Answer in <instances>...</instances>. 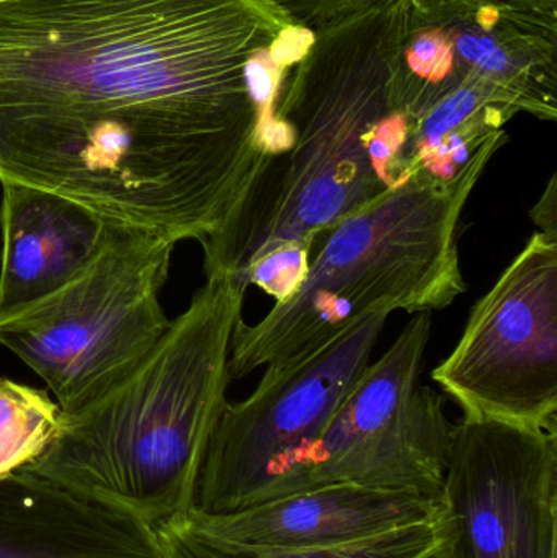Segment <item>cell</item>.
<instances>
[{
	"instance_id": "cell-1",
	"label": "cell",
	"mask_w": 557,
	"mask_h": 558,
	"mask_svg": "<svg viewBox=\"0 0 557 558\" xmlns=\"http://www.w3.org/2000/svg\"><path fill=\"white\" fill-rule=\"evenodd\" d=\"M251 0H0V183L199 244L270 157Z\"/></svg>"
},
{
	"instance_id": "cell-2",
	"label": "cell",
	"mask_w": 557,
	"mask_h": 558,
	"mask_svg": "<svg viewBox=\"0 0 557 558\" xmlns=\"http://www.w3.org/2000/svg\"><path fill=\"white\" fill-rule=\"evenodd\" d=\"M247 289L206 275L143 363L78 412L61 415L23 471L156 526L195 507L213 429L225 410L232 337Z\"/></svg>"
},
{
	"instance_id": "cell-3",
	"label": "cell",
	"mask_w": 557,
	"mask_h": 558,
	"mask_svg": "<svg viewBox=\"0 0 557 558\" xmlns=\"http://www.w3.org/2000/svg\"><path fill=\"white\" fill-rule=\"evenodd\" d=\"M494 133L450 180L409 175L372 205L337 222L301 284L257 324L239 322L229 373L242 379L287 363L378 311H440L464 291L461 216L500 146Z\"/></svg>"
},
{
	"instance_id": "cell-4",
	"label": "cell",
	"mask_w": 557,
	"mask_h": 558,
	"mask_svg": "<svg viewBox=\"0 0 557 558\" xmlns=\"http://www.w3.org/2000/svg\"><path fill=\"white\" fill-rule=\"evenodd\" d=\"M175 245L113 222L85 270L0 320V347L45 380L64 415L130 376L166 335L170 320L159 295Z\"/></svg>"
},
{
	"instance_id": "cell-5",
	"label": "cell",
	"mask_w": 557,
	"mask_h": 558,
	"mask_svg": "<svg viewBox=\"0 0 557 558\" xmlns=\"http://www.w3.org/2000/svg\"><path fill=\"white\" fill-rule=\"evenodd\" d=\"M391 314L373 312L320 347L268 364L247 399L226 403L193 508L228 514L287 497L307 452L372 363Z\"/></svg>"
},
{
	"instance_id": "cell-6",
	"label": "cell",
	"mask_w": 557,
	"mask_h": 558,
	"mask_svg": "<svg viewBox=\"0 0 557 558\" xmlns=\"http://www.w3.org/2000/svg\"><path fill=\"white\" fill-rule=\"evenodd\" d=\"M432 312H419L343 400L307 452L288 495L327 484L440 498L455 425L421 383Z\"/></svg>"
},
{
	"instance_id": "cell-7",
	"label": "cell",
	"mask_w": 557,
	"mask_h": 558,
	"mask_svg": "<svg viewBox=\"0 0 557 558\" xmlns=\"http://www.w3.org/2000/svg\"><path fill=\"white\" fill-rule=\"evenodd\" d=\"M432 379L464 416L557 429V232L530 238Z\"/></svg>"
},
{
	"instance_id": "cell-8",
	"label": "cell",
	"mask_w": 557,
	"mask_h": 558,
	"mask_svg": "<svg viewBox=\"0 0 557 558\" xmlns=\"http://www.w3.org/2000/svg\"><path fill=\"white\" fill-rule=\"evenodd\" d=\"M440 501V558H557V429L463 416Z\"/></svg>"
},
{
	"instance_id": "cell-9",
	"label": "cell",
	"mask_w": 557,
	"mask_h": 558,
	"mask_svg": "<svg viewBox=\"0 0 557 558\" xmlns=\"http://www.w3.org/2000/svg\"><path fill=\"white\" fill-rule=\"evenodd\" d=\"M444 513L440 498L327 484L235 513L206 514L190 508L183 517L202 533L234 546L307 550L356 543Z\"/></svg>"
},
{
	"instance_id": "cell-10",
	"label": "cell",
	"mask_w": 557,
	"mask_h": 558,
	"mask_svg": "<svg viewBox=\"0 0 557 558\" xmlns=\"http://www.w3.org/2000/svg\"><path fill=\"white\" fill-rule=\"evenodd\" d=\"M0 558H162L153 524L29 471L0 481Z\"/></svg>"
},
{
	"instance_id": "cell-11",
	"label": "cell",
	"mask_w": 557,
	"mask_h": 558,
	"mask_svg": "<svg viewBox=\"0 0 557 558\" xmlns=\"http://www.w3.org/2000/svg\"><path fill=\"white\" fill-rule=\"evenodd\" d=\"M111 226L58 193L2 183L0 320L77 277L104 247Z\"/></svg>"
},
{
	"instance_id": "cell-12",
	"label": "cell",
	"mask_w": 557,
	"mask_h": 558,
	"mask_svg": "<svg viewBox=\"0 0 557 558\" xmlns=\"http://www.w3.org/2000/svg\"><path fill=\"white\" fill-rule=\"evenodd\" d=\"M162 558H440L450 543L447 514L412 523L368 539L327 549H252L202 533L183 513L154 526Z\"/></svg>"
},
{
	"instance_id": "cell-13",
	"label": "cell",
	"mask_w": 557,
	"mask_h": 558,
	"mask_svg": "<svg viewBox=\"0 0 557 558\" xmlns=\"http://www.w3.org/2000/svg\"><path fill=\"white\" fill-rule=\"evenodd\" d=\"M61 415L48 390L0 377V481L41 458Z\"/></svg>"
},
{
	"instance_id": "cell-14",
	"label": "cell",
	"mask_w": 557,
	"mask_h": 558,
	"mask_svg": "<svg viewBox=\"0 0 557 558\" xmlns=\"http://www.w3.org/2000/svg\"><path fill=\"white\" fill-rule=\"evenodd\" d=\"M409 61L415 74L432 82L441 81L453 64L451 46L435 33L421 36L409 52Z\"/></svg>"
},
{
	"instance_id": "cell-15",
	"label": "cell",
	"mask_w": 557,
	"mask_h": 558,
	"mask_svg": "<svg viewBox=\"0 0 557 558\" xmlns=\"http://www.w3.org/2000/svg\"><path fill=\"white\" fill-rule=\"evenodd\" d=\"M311 41L313 38L306 29L290 28L280 38L275 39L268 52H270L271 61L281 68V65L291 64L300 59L310 48Z\"/></svg>"
},
{
	"instance_id": "cell-16",
	"label": "cell",
	"mask_w": 557,
	"mask_h": 558,
	"mask_svg": "<svg viewBox=\"0 0 557 558\" xmlns=\"http://www.w3.org/2000/svg\"><path fill=\"white\" fill-rule=\"evenodd\" d=\"M557 177L549 180L545 195L540 199L538 205L530 211L540 231L557 232Z\"/></svg>"
},
{
	"instance_id": "cell-17",
	"label": "cell",
	"mask_w": 557,
	"mask_h": 558,
	"mask_svg": "<svg viewBox=\"0 0 557 558\" xmlns=\"http://www.w3.org/2000/svg\"><path fill=\"white\" fill-rule=\"evenodd\" d=\"M477 64H480L481 68L487 69L489 72H500L507 68V64H509V59H507V56L504 54L499 48H494L493 51H489L486 56H483Z\"/></svg>"
},
{
	"instance_id": "cell-18",
	"label": "cell",
	"mask_w": 557,
	"mask_h": 558,
	"mask_svg": "<svg viewBox=\"0 0 557 558\" xmlns=\"http://www.w3.org/2000/svg\"><path fill=\"white\" fill-rule=\"evenodd\" d=\"M458 49H460L461 54L464 58L470 59V61L477 62L480 59V38H474V36H463L458 43Z\"/></svg>"
}]
</instances>
